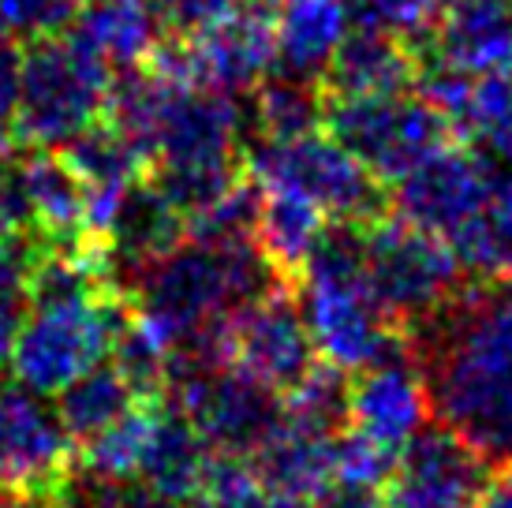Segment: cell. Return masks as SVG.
<instances>
[{"label": "cell", "instance_id": "38", "mask_svg": "<svg viewBox=\"0 0 512 508\" xmlns=\"http://www.w3.org/2000/svg\"><path fill=\"white\" fill-rule=\"evenodd\" d=\"M397 464V449H389L382 441L367 438L359 430L337 434V449H333V479L344 482H367V486H385Z\"/></svg>", "mask_w": 512, "mask_h": 508}, {"label": "cell", "instance_id": "14", "mask_svg": "<svg viewBox=\"0 0 512 508\" xmlns=\"http://www.w3.org/2000/svg\"><path fill=\"white\" fill-rule=\"evenodd\" d=\"M498 172L479 154L441 146L438 154L404 172L393 191V210L412 225L427 228L441 240H453L460 228L479 213Z\"/></svg>", "mask_w": 512, "mask_h": 508}, {"label": "cell", "instance_id": "50", "mask_svg": "<svg viewBox=\"0 0 512 508\" xmlns=\"http://www.w3.org/2000/svg\"><path fill=\"white\" fill-rule=\"evenodd\" d=\"M509 4H512V0H509Z\"/></svg>", "mask_w": 512, "mask_h": 508}, {"label": "cell", "instance_id": "37", "mask_svg": "<svg viewBox=\"0 0 512 508\" xmlns=\"http://www.w3.org/2000/svg\"><path fill=\"white\" fill-rule=\"evenodd\" d=\"M135 494H139V486L131 479L101 475V471L75 460L49 497L57 508H131Z\"/></svg>", "mask_w": 512, "mask_h": 508}, {"label": "cell", "instance_id": "7", "mask_svg": "<svg viewBox=\"0 0 512 508\" xmlns=\"http://www.w3.org/2000/svg\"><path fill=\"white\" fill-rule=\"evenodd\" d=\"M367 284L393 322L423 325L460 296L464 266L453 243L404 217L378 221L367 236Z\"/></svg>", "mask_w": 512, "mask_h": 508}, {"label": "cell", "instance_id": "45", "mask_svg": "<svg viewBox=\"0 0 512 508\" xmlns=\"http://www.w3.org/2000/svg\"><path fill=\"white\" fill-rule=\"evenodd\" d=\"M131 508H202V505L199 501H169V497H154L139 486V494H135V505Z\"/></svg>", "mask_w": 512, "mask_h": 508}, {"label": "cell", "instance_id": "20", "mask_svg": "<svg viewBox=\"0 0 512 508\" xmlns=\"http://www.w3.org/2000/svg\"><path fill=\"white\" fill-rule=\"evenodd\" d=\"M214 460V449L184 415L169 404H157L150 434H146L143 456L135 467V479L146 494L169 497V501H195L206 479V467Z\"/></svg>", "mask_w": 512, "mask_h": 508}, {"label": "cell", "instance_id": "49", "mask_svg": "<svg viewBox=\"0 0 512 508\" xmlns=\"http://www.w3.org/2000/svg\"><path fill=\"white\" fill-rule=\"evenodd\" d=\"M509 79H512V60H509Z\"/></svg>", "mask_w": 512, "mask_h": 508}, {"label": "cell", "instance_id": "13", "mask_svg": "<svg viewBox=\"0 0 512 508\" xmlns=\"http://www.w3.org/2000/svg\"><path fill=\"white\" fill-rule=\"evenodd\" d=\"M187 83L243 94L255 90L277 64L273 12L266 0H247L232 15L184 38Z\"/></svg>", "mask_w": 512, "mask_h": 508}, {"label": "cell", "instance_id": "15", "mask_svg": "<svg viewBox=\"0 0 512 508\" xmlns=\"http://www.w3.org/2000/svg\"><path fill=\"white\" fill-rule=\"evenodd\" d=\"M243 131L247 120L236 94L210 86H172L150 165H236Z\"/></svg>", "mask_w": 512, "mask_h": 508}, {"label": "cell", "instance_id": "42", "mask_svg": "<svg viewBox=\"0 0 512 508\" xmlns=\"http://www.w3.org/2000/svg\"><path fill=\"white\" fill-rule=\"evenodd\" d=\"M225 508H311L307 497H296V494H285V490H273L266 482H258L255 490H247L240 501H232Z\"/></svg>", "mask_w": 512, "mask_h": 508}, {"label": "cell", "instance_id": "22", "mask_svg": "<svg viewBox=\"0 0 512 508\" xmlns=\"http://www.w3.org/2000/svg\"><path fill=\"white\" fill-rule=\"evenodd\" d=\"M415 71L419 64L408 45L382 30L359 27L344 34L322 79L337 98H389V94H408Z\"/></svg>", "mask_w": 512, "mask_h": 508}, {"label": "cell", "instance_id": "4", "mask_svg": "<svg viewBox=\"0 0 512 508\" xmlns=\"http://www.w3.org/2000/svg\"><path fill=\"white\" fill-rule=\"evenodd\" d=\"M113 71L105 68L83 42L42 38L30 42L19 60L15 94V142L23 150H60L105 113Z\"/></svg>", "mask_w": 512, "mask_h": 508}, {"label": "cell", "instance_id": "18", "mask_svg": "<svg viewBox=\"0 0 512 508\" xmlns=\"http://www.w3.org/2000/svg\"><path fill=\"white\" fill-rule=\"evenodd\" d=\"M60 157L68 161V169L79 176L86 195V236L98 240L109 217H113L120 195L135 180H143L150 169V157L135 142L113 127L109 120L90 124L83 135H75L68 146H60Z\"/></svg>", "mask_w": 512, "mask_h": 508}, {"label": "cell", "instance_id": "33", "mask_svg": "<svg viewBox=\"0 0 512 508\" xmlns=\"http://www.w3.org/2000/svg\"><path fill=\"white\" fill-rule=\"evenodd\" d=\"M161 400H146L139 408H131L124 419H116L109 430L94 434L90 441H83V456H75L79 464L94 467L101 475H116V479H135V467L143 456L146 434L154 423V411Z\"/></svg>", "mask_w": 512, "mask_h": 508}, {"label": "cell", "instance_id": "36", "mask_svg": "<svg viewBox=\"0 0 512 508\" xmlns=\"http://www.w3.org/2000/svg\"><path fill=\"white\" fill-rule=\"evenodd\" d=\"M79 0H0V34L12 42H42L75 23Z\"/></svg>", "mask_w": 512, "mask_h": 508}, {"label": "cell", "instance_id": "6", "mask_svg": "<svg viewBox=\"0 0 512 508\" xmlns=\"http://www.w3.org/2000/svg\"><path fill=\"white\" fill-rule=\"evenodd\" d=\"M247 172L262 191H292L326 217L359 225L382 210V187L333 135L303 131L288 139L258 135L247 150Z\"/></svg>", "mask_w": 512, "mask_h": 508}, {"label": "cell", "instance_id": "25", "mask_svg": "<svg viewBox=\"0 0 512 508\" xmlns=\"http://www.w3.org/2000/svg\"><path fill=\"white\" fill-rule=\"evenodd\" d=\"M273 12L277 64L288 75L318 79L352 27L344 0H266Z\"/></svg>", "mask_w": 512, "mask_h": 508}, {"label": "cell", "instance_id": "23", "mask_svg": "<svg viewBox=\"0 0 512 508\" xmlns=\"http://www.w3.org/2000/svg\"><path fill=\"white\" fill-rule=\"evenodd\" d=\"M341 434V430H337ZM333 430H318L311 423H299L281 415L273 434L255 452V475L273 490H285L296 497H318L333 482V449H337Z\"/></svg>", "mask_w": 512, "mask_h": 508}, {"label": "cell", "instance_id": "3", "mask_svg": "<svg viewBox=\"0 0 512 508\" xmlns=\"http://www.w3.org/2000/svg\"><path fill=\"white\" fill-rule=\"evenodd\" d=\"M273 273L277 269L262 258L255 243L206 247L184 240L139 273L128 299L135 314L176 348L199 329L243 307L247 299L262 296L270 284H277Z\"/></svg>", "mask_w": 512, "mask_h": 508}, {"label": "cell", "instance_id": "26", "mask_svg": "<svg viewBox=\"0 0 512 508\" xmlns=\"http://www.w3.org/2000/svg\"><path fill=\"white\" fill-rule=\"evenodd\" d=\"M53 400H57L53 411H57L60 426L68 430V438L72 441H90L94 434L109 430L116 419H124L131 408L146 404L143 396L131 389V381L124 378L113 363L90 367L86 374L68 381Z\"/></svg>", "mask_w": 512, "mask_h": 508}, {"label": "cell", "instance_id": "11", "mask_svg": "<svg viewBox=\"0 0 512 508\" xmlns=\"http://www.w3.org/2000/svg\"><path fill=\"white\" fill-rule=\"evenodd\" d=\"M75 441L30 389H0V490L49 497L75 464Z\"/></svg>", "mask_w": 512, "mask_h": 508}, {"label": "cell", "instance_id": "46", "mask_svg": "<svg viewBox=\"0 0 512 508\" xmlns=\"http://www.w3.org/2000/svg\"><path fill=\"white\" fill-rule=\"evenodd\" d=\"M4 508H57V505H53V497H15V494H8Z\"/></svg>", "mask_w": 512, "mask_h": 508}, {"label": "cell", "instance_id": "5", "mask_svg": "<svg viewBox=\"0 0 512 508\" xmlns=\"http://www.w3.org/2000/svg\"><path fill=\"white\" fill-rule=\"evenodd\" d=\"M131 318V299L105 292L83 303L30 307L12 344L15 381L38 396H57L68 381L105 363L120 325Z\"/></svg>", "mask_w": 512, "mask_h": 508}, {"label": "cell", "instance_id": "1", "mask_svg": "<svg viewBox=\"0 0 512 508\" xmlns=\"http://www.w3.org/2000/svg\"><path fill=\"white\" fill-rule=\"evenodd\" d=\"M415 348L430 411L490 464H512V281L441 307Z\"/></svg>", "mask_w": 512, "mask_h": 508}, {"label": "cell", "instance_id": "48", "mask_svg": "<svg viewBox=\"0 0 512 508\" xmlns=\"http://www.w3.org/2000/svg\"><path fill=\"white\" fill-rule=\"evenodd\" d=\"M4 501H8V497H0V508H4Z\"/></svg>", "mask_w": 512, "mask_h": 508}, {"label": "cell", "instance_id": "21", "mask_svg": "<svg viewBox=\"0 0 512 508\" xmlns=\"http://www.w3.org/2000/svg\"><path fill=\"white\" fill-rule=\"evenodd\" d=\"M161 12L154 0H86L68 27L109 71L139 68L161 45Z\"/></svg>", "mask_w": 512, "mask_h": 508}, {"label": "cell", "instance_id": "27", "mask_svg": "<svg viewBox=\"0 0 512 508\" xmlns=\"http://www.w3.org/2000/svg\"><path fill=\"white\" fill-rule=\"evenodd\" d=\"M326 232V213L292 191H262L255 221V247L277 273L303 269L314 243Z\"/></svg>", "mask_w": 512, "mask_h": 508}, {"label": "cell", "instance_id": "12", "mask_svg": "<svg viewBox=\"0 0 512 508\" xmlns=\"http://www.w3.org/2000/svg\"><path fill=\"white\" fill-rule=\"evenodd\" d=\"M486 482V460L453 430L423 426L397 452L385 479V508H475Z\"/></svg>", "mask_w": 512, "mask_h": 508}, {"label": "cell", "instance_id": "31", "mask_svg": "<svg viewBox=\"0 0 512 508\" xmlns=\"http://www.w3.org/2000/svg\"><path fill=\"white\" fill-rule=\"evenodd\" d=\"M109 355H113V367L131 381V389L143 400H161L165 378H169L172 344L146 318H139L135 307H131L128 322L120 325Z\"/></svg>", "mask_w": 512, "mask_h": 508}, {"label": "cell", "instance_id": "43", "mask_svg": "<svg viewBox=\"0 0 512 508\" xmlns=\"http://www.w3.org/2000/svg\"><path fill=\"white\" fill-rule=\"evenodd\" d=\"M475 508H512V464H501L498 475L483 482V494Z\"/></svg>", "mask_w": 512, "mask_h": 508}, {"label": "cell", "instance_id": "41", "mask_svg": "<svg viewBox=\"0 0 512 508\" xmlns=\"http://www.w3.org/2000/svg\"><path fill=\"white\" fill-rule=\"evenodd\" d=\"M27 232V213L19 202V191L12 184V172H0V243Z\"/></svg>", "mask_w": 512, "mask_h": 508}, {"label": "cell", "instance_id": "44", "mask_svg": "<svg viewBox=\"0 0 512 508\" xmlns=\"http://www.w3.org/2000/svg\"><path fill=\"white\" fill-rule=\"evenodd\" d=\"M15 146H19V142H15L12 109H4V105H0V161H4V157H12Z\"/></svg>", "mask_w": 512, "mask_h": 508}, {"label": "cell", "instance_id": "28", "mask_svg": "<svg viewBox=\"0 0 512 508\" xmlns=\"http://www.w3.org/2000/svg\"><path fill=\"white\" fill-rule=\"evenodd\" d=\"M449 243L464 269L490 281H512V172L494 176L479 213Z\"/></svg>", "mask_w": 512, "mask_h": 508}, {"label": "cell", "instance_id": "29", "mask_svg": "<svg viewBox=\"0 0 512 508\" xmlns=\"http://www.w3.org/2000/svg\"><path fill=\"white\" fill-rule=\"evenodd\" d=\"M453 127L471 139L475 154L494 172H512V79L501 71L475 75L468 105Z\"/></svg>", "mask_w": 512, "mask_h": 508}, {"label": "cell", "instance_id": "47", "mask_svg": "<svg viewBox=\"0 0 512 508\" xmlns=\"http://www.w3.org/2000/svg\"><path fill=\"white\" fill-rule=\"evenodd\" d=\"M344 4H348V15H352V8H356V0H344Z\"/></svg>", "mask_w": 512, "mask_h": 508}, {"label": "cell", "instance_id": "19", "mask_svg": "<svg viewBox=\"0 0 512 508\" xmlns=\"http://www.w3.org/2000/svg\"><path fill=\"white\" fill-rule=\"evenodd\" d=\"M12 184L19 191L27 228L45 243H68L86 236V195L79 176L60 150H27L15 157Z\"/></svg>", "mask_w": 512, "mask_h": 508}, {"label": "cell", "instance_id": "34", "mask_svg": "<svg viewBox=\"0 0 512 508\" xmlns=\"http://www.w3.org/2000/svg\"><path fill=\"white\" fill-rule=\"evenodd\" d=\"M285 415L311 423L318 430H341V423L348 419V381L344 370L329 367V363H314L303 378L285 389Z\"/></svg>", "mask_w": 512, "mask_h": 508}, {"label": "cell", "instance_id": "17", "mask_svg": "<svg viewBox=\"0 0 512 508\" xmlns=\"http://www.w3.org/2000/svg\"><path fill=\"white\" fill-rule=\"evenodd\" d=\"M184 240H187L184 213L157 191V184L150 176L135 180L120 195L109 225L98 236L109 284H113L120 296H128L131 284L139 281V273L150 262H157L161 254H169L172 247H180Z\"/></svg>", "mask_w": 512, "mask_h": 508}, {"label": "cell", "instance_id": "40", "mask_svg": "<svg viewBox=\"0 0 512 508\" xmlns=\"http://www.w3.org/2000/svg\"><path fill=\"white\" fill-rule=\"evenodd\" d=\"M311 508H385V490L382 486H367V482H344L333 479L314 497Z\"/></svg>", "mask_w": 512, "mask_h": 508}, {"label": "cell", "instance_id": "24", "mask_svg": "<svg viewBox=\"0 0 512 508\" xmlns=\"http://www.w3.org/2000/svg\"><path fill=\"white\" fill-rule=\"evenodd\" d=\"M434 45L441 60L471 75L509 68L512 4L509 0H445L434 27Z\"/></svg>", "mask_w": 512, "mask_h": 508}, {"label": "cell", "instance_id": "39", "mask_svg": "<svg viewBox=\"0 0 512 508\" xmlns=\"http://www.w3.org/2000/svg\"><path fill=\"white\" fill-rule=\"evenodd\" d=\"M157 12H161V23L172 34H199L202 27H210L217 19L232 15L236 8H243L247 0H154Z\"/></svg>", "mask_w": 512, "mask_h": 508}, {"label": "cell", "instance_id": "8", "mask_svg": "<svg viewBox=\"0 0 512 508\" xmlns=\"http://www.w3.org/2000/svg\"><path fill=\"white\" fill-rule=\"evenodd\" d=\"M161 400L184 415L202 441L225 456H251L281 423L285 404L270 385L236 367H195L169 355V378Z\"/></svg>", "mask_w": 512, "mask_h": 508}, {"label": "cell", "instance_id": "35", "mask_svg": "<svg viewBox=\"0 0 512 508\" xmlns=\"http://www.w3.org/2000/svg\"><path fill=\"white\" fill-rule=\"evenodd\" d=\"M441 8L445 0H356L352 19H359V27L382 30L412 49L415 42L434 38Z\"/></svg>", "mask_w": 512, "mask_h": 508}, {"label": "cell", "instance_id": "16", "mask_svg": "<svg viewBox=\"0 0 512 508\" xmlns=\"http://www.w3.org/2000/svg\"><path fill=\"white\" fill-rule=\"evenodd\" d=\"M430 415L434 411H430L427 378H423V367L415 359L412 340L393 355L363 367L359 378L348 385L352 430L397 452L430 423Z\"/></svg>", "mask_w": 512, "mask_h": 508}, {"label": "cell", "instance_id": "10", "mask_svg": "<svg viewBox=\"0 0 512 508\" xmlns=\"http://www.w3.org/2000/svg\"><path fill=\"white\" fill-rule=\"evenodd\" d=\"M225 352L228 367L270 385L273 393L292 389L318 359L303 311L281 284H270L262 296L228 314Z\"/></svg>", "mask_w": 512, "mask_h": 508}, {"label": "cell", "instance_id": "9", "mask_svg": "<svg viewBox=\"0 0 512 508\" xmlns=\"http://www.w3.org/2000/svg\"><path fill=\"white\" fill-rule=\"evenodd\" d=\"M322 124L348 154L378 180L397 184L419 161L449 146V131L423 98H333L322 109Z\"/></svg>", "mask_w": 512, "mask_h": 508}, {"label": "cell", "instance_id": "30", "mask_svg": "<svg viewBox=\"0 0 512 508\" xmlns=\"http://www.w3.org/2000/svg\"><path fill=\"white\" fill-rule=\"evenodd\" d=\"M322 109L326 101L318 94L314 79H299V75H266L255 86V105H251V120H255L258 135L266 139H288V135H303V131H318L322 124Z\"/></svg>", "mask_w": 512, "mask_h": 508}, {"label": "cell", "instance_id": "32", "mask_svg": "<svg viewBox=\"0 0 512 508\" xmlns=\"http://www.w3.org/2000/svg\"><path fill=\"white\" fill-rule=\"evenodd\" d=\"M262 187L255 180H236L221 195L187 217V240L206 243V247H240L255 243V221Z\"/></svg>", "mask_w": 512, "mask_h": 508}, {"label": "cell", "instance_id": "2", "mask_svg": "<svg viewBox=\"0 0 512 508\" xmlns=\"http://www.w3.org/2000/svg\"><path fill=\"white\" fill-rule=\"evenodd\" d=\"M299 311L314 352L337 370H363L408 344L367 284V243L356 225L326 228L303 262Z\"/></svg>", "mask_w": 512, "mask_h": 508}]
</instances>
